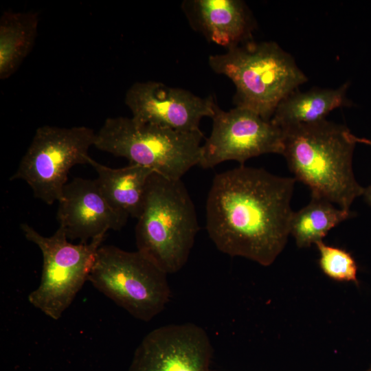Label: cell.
Here are the masks:
<instances>
[{
  "label": "cell",
  "mask_w": 371,
  "mask_h": 371,
  "mask_svg": "<svg viewBox=\"0 0 371 371\" xmlns=\"http://www.w3.org/2000/svg\"><path fill=\"white\" fill-rule=\"evenodd\" d=\"M295 181L245 165L217 174L205 207L206 229L216 248L271 265L290 234Z\"/></svg>",
  "instance_id": "cell-1"
},
{
  "label": "cell",
  "mask_w": 371,
  "mask_h": 371,
  "mask_svg": "<svg viewBox=\"0 0 371 371\" xmlns=\"http://www.w3.org/2000/svg\"><path fill=\"white\" fill-rule=\"evenodd\" d=\"M282 129V155L295 179L309 187L311 196L350 210L364 190L352 170L356 143L350 130L326 119Z\"/></svg>",
  "instance_id": "cell-2"
},
{
  "label": "cell",
  "mask_w": 371,
  "mask_h": 371,
  "mask_svg": "<svg viewBox=\"0 0 371 371\" xmlns=\"http://www.w3.org/2000/svg\"><path fill=\"white\" fill-rule=\"evenodd\" d=\"M199 230L192 200L181 180L153 172L135 229L137 251L166 273L186 265Z\"/></svg>",
  "instance_id": "cell-3"
},
{
  "label": "cell",
  "mask_w": 371,
  "mask_h": 371,
  "mask_svg": "<svg viewBox=\"0 0 371 371\" xmlns=\"http://www.w3.org/2000/svg\"><path fill=\"white\" fill-rule=\"evenodd\" d=\"M208 63L214 72L234 84L236 106L267 120L284 98L308 80L293 57L275 42L249 41L210 56Z\"/></svg>",
  "instance_id": "cell-4"
},
{
  "label": "cell",
  "mask_w": 371,
  "mask_h": 371,
  "mask_svg": "<svg viewBox=\"0 0 371 371\" xmlns=\"http://www.w3.org/2000/svg\"><path fill=\"white\" fill-rule=\"evenodd\" d=\"M202 131L181 132L132 117H108L95 134L96 148L127 159L166 178L181 180L199 165Z\"/></svg>",
  "instance_id": "cell-5"
},
{
  "label": "cell",
  "mask_w": 371,
  "mask_h": 371,
  "mask_svg": "<svg viewBox=\"0 0 371 371\" xmlns=\"http://www.w3.org/2000/svg\"><path fill=\"white\" fill-rule=\"evenodd\" d=\"M167 275L137 250L102 245L88 281L135 318L149 322L169 302Z\"/></svg>",
  "instance_id": "cell-6"
},
{
  "label": "cell",
  "mask_w": 371,
  "mask_h": 371,
  "mask_svg": "<svg viewBox=\"0 0 371 371\" xmlns=\"http://www.w3.org/2000/svg\"><path fill=\"white\" fill-rule=\"evenodd\" d=\"M21 229L43 256L40 283L28 295V301L46 316L58 320L88 281L96 252L105 236L89 243L73 244L60 227L50 236L41 235L27 223H22Z\"/></svg>",
  "instance_id": "cell-7"
},
{
  "label": "cell",
  "mask_w": 371,
  "mask_h": 371,
  "mask_svg": "<svg viewBox=\"0 0 371 371\" xmlns=\"http://www.w3.org/2000/svg\"><path fill=\"white\" fill-rule=\"evenodd\" d=\"M95 134L85 126L38 128L10 180L25 181L34 196L48 205L58 201L71 168L88 164Z\"/></svg>",
  "instance_id": "cell-8"
},
{
  "label": "cell",
  "mask_w": 371,
  "mask_h": 371,
  "mask_svg": "<svg viewBox=\"0 0 371 371\" xmlns=\"http://www.w3.org/2000/svg\"><path fill=\"white\" fill-rule=\"evenodd\" d=\"M210 136L201 146L199 166L205 169L234 160L244 165L249 159L267 153L282 154L283 131L255 112L236 106L223 111L217 105Z\"/></svg>",
  "instance_id": "cell-9"
},
{
  "label": "cell",
  "mask_w": 371,
  "mask_h": 371,
  "mask_svg": "<svg viewBox=\"0 0 371 371\" xmlns=\"http://www.w3.org/2000/svg\"><path fill=\"white\" fill-rule=\"evenodd\" d=\"M212 355L203 328L193 323L168 324L143 338L128 371H210Z\"/></svg>",
  "instance_id": "cell-10"
},
{
  "label": "cell",
  "mask_w": 371,
  "mask_h": 371,
  "mask_svg": "<svg viewBox=\"0 0 371 371\" xmlns=\"http://www.w3.org/2000/svg\"><path fill=\"white\" fill-rule=\"evenodd\" d=\"M124 102L138 122L188 133L201 131V119L212 118L216 106L212 96L203 98L156 81L134 83L126 91Z\"/></svg>",
  "instance_id": "cell-11"
},
{
  "label": "cell",
  "mask_w": 371,
  "mask_h": 371,
  "mask_svg": "<svg viewBox=\"0 0 371 371\" xmlns=\"http://www.w3.org/2000/svg\"><path fill=\"white\" fill-rule=\"evenodd\" d=\"M57 220L69 240L86 243L110 230H120L128 216L114 210L96 179L76 177L63 188Z\"/></svg>",
  "instance_id": "cell-12"
},
{
  "label": "cell",
  "mask_w": 371,
  "mask_h": 371,
  "mask_svg": "<svg viewBox=\"0 0 371 371\" xmlns=\"http://www.w3.org/2000/svg\"><path fill=\"white\" fill-rule=\"evenodd\" d=\"M192 27L227 49L251 41L252 15L239 0H192L183 3Z\"/></svg>",
  "instance_id": "cell-13"
},
{
  "label": "cell",
  "mask_w": 371,
  "mask_h": 371,
  "mask_svg": "<svg viewBox=\"0 0 371 371\" xmlns=\"http://www.w3.org/2000/svg\"><path fill=\"white\" fill-rule=\"evenodd\" d=\"M88 164L98 173L95 179L111 206L128 217L137 219L144 207L149 178L154 171L133 164L120 168H112L91 157Z\"/></svg>",
  "instance_id": "cell-14"
},
{
  "label": "cell",
  "mask_w": 371,
  "mask_h": 371,
  "mask_svg": "<svg viewBox=\"0 0 371 371\" xmlns=\"http://www.w3.org/2000/svg\"><path fill=\"white\" fill-rule=\"evenodd\" d=\"M347 88L344 84L337 89L317 88L306 92L297 89L279 103L271 120L283 128L324 120L333 110L350 105Z\"/></svg>",
  "instance_id": "cell-15"
},
{
  "label": "cell",
  "mask_w": 371,
  "mask_h": 371,
  "mask_svg": "<svg viewBox=\"0 0 371 371\" xmlns=\"http://www.w3.org/2000/svg\"><path fill=\"white\" fill-rule=\"evenodd\" d=\"M38 14L4 12L0 19V79L14 74L30 53L36 41Z\"/></svg>",
  "instance_id": "cell-16"
},
{
  "label": "cell",
  "mask_w": 371,
  "mask_h": 371,
  "mask_svg": "<svg viewBox=\"0 0 371 371\" xmlns=\"http://www.w3.org/2000/svg\"><path fill=\"white\" fill-rule=\"evenodd\" d=\"M333 203L311 196L307 205L294 212L290 224L291 234L299 247H308L322 241L328 232L352 216L350 210L335 207Z\"/></svg>",
  "instance_id": "cell-17"
},
{
  "label": "cell",
  "mask_w": 371,
  "mask_h": 371,
  "mask_svg": "<svg viewBox=\"0 0 371 371\" xmlns=\"http://www.w3.org/2000/svg\"><path fill=\"white\" fill-rule=\"evenodd\" d=\"M319 252V265L328 278L339 282H357V265L352 255L346 250L330 246L322 240L315 243Z\"/></svg>",
  "instance_id": "cell-18"
},
{
  "label": "cell",
  "mask_w": 371,
  "mask_h": 371,
  "mask_svg": "<svg viewBox=\"0 0 371 371\" xmlns=\"http://www.w3.org/2000/svg\"><path fill=\"white\" fill-rule=\"evenodd\" d=\"M362 195L364 196L366 201L371 205V185L364 188Z\"/></svg>",
  "instance_id": "cell-19"
},
{
  "label": "cell",
  "mask_w": 371,
  "mask_h": 371,
  "mask_svg": "<svg viewBox=\"0 0 371 371\" xmlns=\"http://www.w3.org/2000/svg\"><path fill=\"white\" fill-rule=\"evenodd\" d=\"M352 139L355 143H361L371 146V139L365 137H358L352 134Z\"/></svg>",
  "instance_id": "cell-20"
},
{
  "label": "cell",
  "mask_w": 371,
  "mask_h": 371,
  "mask_svg": "<svg viewBox=\"0 0 371 371\" xmlns=\"http://www.w3.org/2000/svg\"><path fill=\"white\" fill-rule=\"evenodd\" d=\"M366 371H371V366Z\"/></svg>",
  "instance_id": "cell-21"
}]
</instances>
